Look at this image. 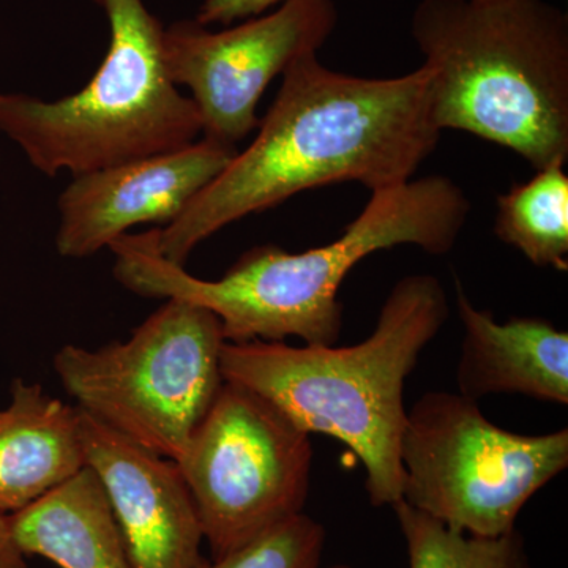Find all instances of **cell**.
Listing matches in <instances>:
<instances>
[{
	"label": "cell",
	"instance_id": "7c38bea8",
	"mask_svg": "<svg viewBox=\"0 0 568 568\" xmlns=\"http://www.w3.org/2000/svg\"><path fill=\"white\" fill-rule=\"evenodd\" d=\"M455 302L463 334L458 394L477 402L489 395H525L568 405V334L544 317H510L499 324L469 301L459 278Z\"/></svg>",
	"mask_w": 568,
	"mask_h": 568
},
{
	"label": "cell",
	"instance_id": "5bb4252c",
	"mask_svg": "<svg viewBox=\"0 0 568 568\" xmlns=\"http://www.w3.org/2000/svg\"><path fill=\"white\" fill-rule=\"evenodd\" d=\"M9 518L26 556L61 568H134L102 485L89 467Z\"/></svg>",
	"mask_w": 568,
	"mask_h": 568
},
{
	"label": "cell",
	"instance_id": "e0dca14e",
	"mask_svg": "<svg viewBox=\"0 0 568 568\" xmlns=\"http://www.w3.org/2000/svg\"><path fill=\"white\" fill-rule=\"evenodd\" d=\"M325 537L320 521L301 514L230 555L204 559L197 568H323Z\"/></svg>",
	"mask_w": 568,
	"mask_h": 568
},
{
	"label": "cell",
	"instance_id": "2e32d148",
	"mask_svg": "<svg viewBox=\"0 0 568 568\" xmlns=\"http://www.w3.org/2000/svg\"><path fill=\"white\" fill-rule=\"evenodd\" d=\"M392 508L405 537L409 568H530L525 537L517 528L500 537H474L448 529L405 500Z\"/></svg>",
	"mask_w": 568,
	"mask_h": 568
},
{
	"label": "cell",
	"instance_id": "8992f818",
	"mask_svg": "<svg viewBox=\"0 0 568 568\" xmlns=\"http://www.w3.org/2000/svg\"><path fill=\"white\" fill-rule=\"evenodd\" d=\"M223 345L212 312L166 298L125 342L62 346L52 369L85 416L178 462L223 386Z\"/></svg>",
	"mask_w": 568,
	"mask_h": 568
},
{
	"label": "cell",
	"instance_id": "4fadbf2b",
	"mask_svg": "<svg viewBox=\"0 0 568 568\" xmlns=\"http://www.w3.org/2000/svg\"><path fill=\"white\" fill-rule=\"evenodd\" d=\"M84 467L78 407L14 379L0 407V511L17 514Z\"/></svg>",
	"mask_w": 568,
	"mask_h": 568
},
{
	"label": "cell",
	"instance_id": "7a4b0ae2",
	"mask_svg": "<svg viewBox=\"0 0 568 568\" xmlns=\"http://www.w3.org/2000/svg\"><path fill=\"white\" fill-rule=\"evenodd\" d=\"M465 190L446 175L373 192L364 212L334 242L302 253L275 245L242 254L219 280H201L164 260L152 230L122 235L110 248L114 276L132 293L179 298L212 312L224 342H286L332 346L343 327L338 291L369 254L414 245L443 256L457 244L469 216Z\"/></svg>",
	"mask_w": 568,
	"mask_h": 568
},
{
	"label": "cell",
	"instance_id": "6da1fadb",
	"mask_svg": "<svg viewBox=\"0 0 568 568\" xmlns=\"http://www.w3.org/2000/svg\"><path fill=\"white\" fill-rule=\"evenodd\" d=\"M260 133L174 220L152 230L164 260L185 267L197 245L252 213L332 183L369 192L413 181L440 140L432 114V70L395 78L339 73L302 55Z\"/></svg>",
	"mask_w": 568,
	"mask_h": 568
},
{
	"label": "cell",
	"instance_id": "277c9868",
	"mask_svg": "<svg viewBox=\"0 0 568 568\" xmlns=\"http://www.w3.org/2000/svg\"><path fill=\"white\" fill-rule=\"evenodd\" d=\"M410 32L432 70L437 129L568 160V17L547 0H420Z\"/></svg>",
	"mask_w": 568,
	"mask_h": 568
},
{
	"label": "cell",
	"instance_id": "d6986e66",
	"mask_svg": "<svg viewBox=\"0 0 568 568\" xmlns=\"http://www.w3.org/2000/svg\"><path fill=\"white\" fill-rule=\"evenodd\" d=\"M28 556L18 547L11 530L9 515L0 511V568H28Z\"/></svg>",
	"mask_w": 568,
	"mask_h": 568
},
{
	"label": "cell",
	"instance_id": "3957f363",
	"mask_svg": "<svg viewBox=\"0 0 568 568\" xmlns=\"http://www.w3.org/2000/svg\"><path fill=\"white\" fill-rule=\"evenodd\" d=\"M448 320L435 275H407L387 295L375 332L354 346H291L286 342H224L222 375L250 388L304 432L345 444L366 470L375 507L403 499L405 381Z\"/></svg>",
	"mask_w": 568,
	"mask_h": 568
},
{
	"label": "cell",
	"instance_id": "9a60e30c",
	"mask_svg": "<svg viewBox=\"0 0 568 568\" xmlns=\"http://www.w3.org/2000/svg\"><path fill=\"white\" fill-rule=\"evenodd\" d=\"M566 164L536 171L530 181L497 197L495 233L537 267L568 271Z\"/></svg>",
	"mask_w": 568,
	"mask_h": 568
},
{
	"label": "cell",
	"instance_id": "ba28073f",
	"mask_svg": "<svg viewBox=\"0 0 568 568\" xmlns=\"http://www.w3.org/2000/svg\"><path fill=\"white\" fill-rule=\"evenodd\" d=\"M175 463L219 559L304 514L313 446L278 407L224 381Z\"/></svg>",
	"mask_w": 568,
	"mask_h": 568
},
{
	"label": "cell",
	"instance_id": "ac0fdd59",
	"mask_svg": "<svg viewBox=\"0 0 568 568\" xmlns=\"http://www.w3.org/2000/svg\"><path fill=\"white\" fill-rule=\"evenodd\" d=\"M287 0H205L197 13L201 26H230L235 21L260 17L265 10Z\"/></svg>",
	"mask_w": 568,
	"mask_h": 568
},
{
	"label": "cell",
	"instance_id": "5b68a950",
	"mask_svg": "<svg viewBox=\"0 0 568 568\" xmlns=\"http://www.w3.org/2000/svg\"><path fill=\"white\" fill-rule=\"evenodd\" d=\"M97 2L110 21L111 41L88 85L54 102L0 93V132L50 178L179 151L203 134L196 104L168 74L164 29L144 0Z\"/></svg>",
	"mask_w": 568,
	"mask_h": 568
},
{
	"label": "cell",
	"instance_id": "ffe728a7",
	"mask_svg": "<svg viewBox=\"0 0 568 568\" xmlns=\"http://www.w3.org/2000/svg\"><path fill=\"white\" fill-rule=\"evenodd\" d=\"M325 568H354V567L347 566V564H336V566H328Z\"/></svg>",
	"mask_w": 568,
	"mask_h": 568
},
{
	"label": "cell",
	"instance_id": "8fae6325",
	"mask_svg": "<svg viewBox=\"0 0 568 568\" xmlns=\"http://www.w3.org/2000/svg\"><path fill=\"white\" fill-rule=\"evenodd\" d=\"M80 416L85 467L102 485L134 568L200 567L203 528L178 463Z\"/></svg>",
	"mask_w": 568,
	"mask_h": 568
},
{
	"label": "cell",
	"instance_id": "9c48e42d",
	"mask_svg": "<svg viewBox=\"0 0 568 568\" xmlns=\"http://www.w3.org/2000/svg\"><path fill=\"white\" fill-rule=\"evenodd\" d=\"M336 22L334 0H287L222 32L175 22L163 32L164 65L192 92L203 136L237 148L260 125L256 106L268 84L302 55L317 54Z\"/></svg>",
	"mask_w": 568,
	"mask_h": 568
},
{
	"label": "cell",
	"instance_id": "30bf717a",
	"mask_svg": "<svg viewBox=\"0 0 568 568\" xmlns=\"http://www.w3.org/2000/svg\"><path fill=\"white\" fill-rule=\"evenodd\" d=\"M237 152L203 136L179 151L73 178L59 197L58 253L93 256L138 224L173 223Z\"/></svg>",
	"mask_w": 568,
	"mask_h": 568
},
{
	"label": "cell",
	"instance_id": "52a82bcc",
	"mask_svg": "<svg viewBox=\"0 0 568 568\" xmlns=\"http://www.w3.org/2000/svg\"><path fill=\"white\" fill-rule=\"evenodd\" d=\"M399 457L407 506L457 532L500 537L567 469L568 429L518 435L458 392H428L407 410Z\"/></svg>",
	"mask_w": 568,
	"mask_h": 568
}]
</instances>
